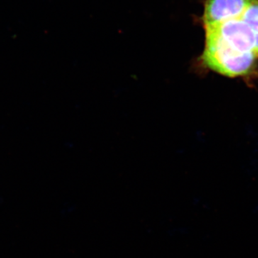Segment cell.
<instances>
[{
	"label": "cell",
	"instance_id": "1",
	"mask_svg": "<svg viewBox=\"0 0 258 258\" xmlns=\"http://www.w3.org/2000/svg\"><path fill=\"white\" fill-rule=\"evenodd\" d=\"M252 0H205L202 23L204 28L240 18Z\"/></svg>",
	"mask_w": 258,
	"mask_h": 258
},
{
	"label": "cell",
	"instance_id": "2",
	"mask_svg": "<svg viewBox=\"0 0 258 258\" xmlns=\"http://www.w3.org/2000/svg\"><path fill=\"white\" fill-rule=\"evenodd\" d=\"M240 18L253 32L258 55V0H252Z\"/></svg>",
	"mask_w": 258,
	"mask_h": 258
}]
</instances>
